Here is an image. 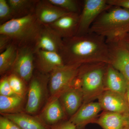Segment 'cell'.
<instances>
[{
	"label": "cell",
	"mask_w": 129,
	"mask_h": 129,
	"mask_svg": "<svg viewBox=\"0 0 129 129\" xmlns=\"http://www.w3.org/2000/svg\"><path fill=\"white\" fill-rule=\"evenodd\" d=\"M23 97L15 95L6 96L0 95V112L2 114L19 112L22 106Z\"/></svg>",
	"instance_id": "obj_23"
},
{
	"label": "cell",
	"mask_w": 129,
	"mask_h": 129,
	"mask_svg": "<svg viewBox=\"0 0 129 129\" xmlns=\"http://www.w3.org/2000/svg\"><path fill=\"white\" fill-rule=\"evenodd\" d=\"M107 2L112 6L119 7L129 9V0H107Z\"/></svg>",
	"instance_id": "obj_29"
},
{
	"label": "cell",
	"mask_w": 129,
	"mask_h": 129,
	"mask_svg": "<svg viewBox=\"0 0 129 129\" xmlns=\"http://www.w3.org/2000/svg\"><path fill=\"white\" fill-rule=\"evenodd\" d=\"M65 114L58 97H51L43 109L40 118L46 124L53 125L61 122Z\"/></svg>",
	"instance_id": "obj_18"
},
{
	"label": "cell",
	"mask_w": 129,
	"mask_h": 129,
	"mask_svg": "<svg viewBox=\"0 0 129 129\" xmlns=\"http://www.w3.org/2000/svg\"><path fill=\"white\" fill-rule=\"evenodd\" d=\"M125 38H126V39H129V34H128V35H127V36Z\"/></svg>",
	"instance_id": "obj_36"
},
{
	"label": "cell",
	"mask_w": 129,
	"mask_h": 129,
	"mask_svg": "<svg viewBox=\"0 0 129 129\" xmlns=\"http://www.w3.org/2000/svg\"><path fill=\"white\" fill-rule=\"evenodd\" d=\"M111 64L129 83V50L123 40L108 44Z\"/></svg>",
	"instance_id": "obj_9"
},
{
	"label": "cell",
	"mask_w": 129,
	"mask_h": 129,
	"mask_svg": "<svg viewBox=\"0 0 129 129\" xmlns=\"http://www.w3.org/2000/svg\"><path fill=\"white\" fill-rule=\"evenodd\" d=\"M35 64L40 72L49 74L65 64L59 53L42 50L35 51Z\"/></svg>",
	"instance_id": "obj_14"
},
{
	"label": "cell",
	"mask_w": 129,
	"mask_h": 129,
	"mask_svg": "<svg viewBox=\"0 0 129 129\" xmlns=\"http://www.w3.org/2000/svg\"><path fill=\"white\" fill-rule=\"evenodd\" d=\"M12 42L11 40L7 36L0 35V53L4 51Z\"/></svg>",
	"instance_id": "obj_31"
},
{
	"label": "cell",
	"mask_w": 129,
	"mask_h": 129,
	"mask_svg": "<svg viewBox=\"0 0 129 129\" xmlns=\"http://www.w3.org/2000/svg\"><path fill=\"white\" fill-rule=\"evenodd\" d=\"M126 115H127V121H128V124L129 125V111L128 112L126 113Z\"/></svg>",
	"instance_id": "obj_34"
},
{
	"label": "cell",
	"mask_w": 129,
	"mask_h": 129,
	"mask_svg": "<svg viewBox=\"0 0 129 129\" xmlns=\"http://www.w3.org/2000/svg\"><path fill=\"white\" fill-rule=\"evenodd\" d=\"M4 116L22 129H49L41 118L21 112L4 114Z\"/></svg>",
	"instance_id": "obj_19"
},
{
	"label": "cell",
	"mask_w": 129,
	"mask_h": 129,
	"mask_svg": "<svg viewBox=\"0 0 129 129\" xmlns=\"http://www.w3.org/2000/svg\"><path fill=\"white\" fill-rule=\"evenodd\" d=\"M49 74L40 72L33 75L29 81L27 101L25 106V110L27 113H35L40 108L44 101L45 88L49 81Z\"/></svg>",
	"instance_id": "obj_8"
},
{
	"label": "cell",
	"mask_w": 129,
	"mask_h": 129,
	"mask_svg": "<svg viewBox=\"0 0 129 129\" xmlns=\"http://www.w3.org/2000/svg\"><path fill=\"white\" fill-rule=\"evenodd\" d=\"M51 129H76V127L69 120L59 122L53 125Z\"/></svg>",
	"instance_id": "obj_30"
},
{
	"label": "cell",
	"mask_w": 129,
	"mask_h": 129,
	"mask_svg": "<svg viewBox=\"0 0 129 129\" xmlns=\"http://www.w3.org/2000/svg\"><path fill=\"white\" fill-rule=\"evenodd\" d=\"M107 0H85L80 14L78 28L76 35H82L89 32L92 23L104 11L112 7Z\"/></svg>",
	"instance_id": "obj_7"
},
{
	"label": "cell",
	"mask_w": 129,
	"mask_h": 129,
	"mask_svg": "<svg viewBox=\"0 0 129 129\" xmlns=\"http://www.w3.org/2000/svg\"><path fill=\"white\" fill-rule=\"evenodd\" d=\"M11 8L7 0H0V22L1 24L13 19Z\"/></svg>",
	"instance_id": "obj_26"
},
{
	"label": "cell",
	"mask_w": 129,
	"mask_h": 129,
	"mask_svg": "<svg viewBox=\"0 0 129 129\" xmlns=\"http://www.w3.org/2000/svg\"><path fill=\"white\" fill-rule=\"evenodd\" d=\"M0 129H22L14 122L4 116L0 117Z\"/></svg>",
	"instance_id": "obj_28"
},
{
	"label": "cell",
	"mask_w": 129,
	"mask_h": 129,
	"mask_svg": "<svg viewBox=\"0 0 129 129\" xmlns=\"http://www.w3.org/2000/svg\"><path fill=\"white\" fill-rule=\"evenodd\" d=\"M103 129H123L128 124L126 113L107 112L95 122Z\"/></svg>",
	"instance_id": "obj_20"
},
{
	"label": "cell",
	"mask_w": 129,
	"mask_h": 129,
	"mask_svg": "<svg viewBox=\"0 0 129 129\" xmlns=\"http://www.w3.org/2000/svg\"><path fill=\"white\" fill-rule=\"evenodd\" d=\"M18 46L13 42L0 54V74L3 75L11 71L16 60Z\"/></svg>",
	"instance_id": "obj_22"
},
{
	"label": "cell",
	"mask_w": 129,
	"mask_h": 129,
	"mask_svg": "<svg viewBox=\"0 0 129 129\" xmlns=\"http://www.w3.org/2000/svg\"><path fill=\"white\" fill-rule=\"evenodd\" d=\"M8 79L12 90L16 95L23 97L25 91V82L15 74L7 75Z\"/></svg>",
	"instance_id": "obj_25"
},
{
	"label": "cell",
	"mask_w": 129,
	"mask_h": 129,
	"mask_svg": "<svg viewBox=\"0 0 129 129\" xmlns=\"http://www.w3.org/2000/svg\"><path fill=\"white\" fill-rule=\"evenodd\" d=\"M16 95L12 90L9 84L7 76H5L0 81V95L12 96Z\"/></svg>",
	"instance_id": "obj_27"
},
{
	"label": "cell",
	"mask_w": 129,
	"mask_h": 129,
	"mask_svg": "<svg viewBox=\"0 0 129 129\" xmlns=\"http://www.w3.org/2000/svg\"><path fill=\"white\" fill-rule=\"evenodd\" d=\"M59 53L65 64L110 62L106 39L91 32L62 39Z\"/></svg>",
	"instance_id": "obj_1"
},
{
	"label": "cell",
	"mask_w": 129,
	"mask_h": 129,
	"mask_svg": "<svg viewBox=\"0 0 129 129\" xmlns=\"http://www.w3.org/2000/svg\"><path fill=\"white\" fill-rule=\"evenodd\" d=\"M34 13L40 23L49 25L69 12L53 5L48 0H43L37 1Z\"/></svg>",
	"instance_id": "obj_11"
},
{
	"label": "cell",
	"mask_w": 129,
	"mask_h": 129,
	"mask_svg": "<svg viewBox=\"0 0 129 129\" xmlns=\"http://www.w3.org/2000/svg\"><path fill=\"white\" fill-rule=\"evenodd\" d=\"M35 64V51L33 45L18 46L11 73L17 75L25 83L29 82L34 74Z\"/></svg>",
	"instance_id": "obj_6"
},
{
	"label": "cell",
	"mask_w": 129,
	"mask_h": 129,
	"mask_svg": "<svg viewBox=\"0 0 129 129\" xmlns=\"http://www.w3.org/2000/svg\"><path fill=\"white\" fill-rule=\"evenodd\" d=\"M80 14L69 13L48 25L62 39L73 37L77 35Z\"/></svg>",
	"instance_id": "obj_12"
},
{
	"label": "cell",
	"mask_w": 129,
	"mask_h": 129,
	"mask_svg": "<svg viewBox=\"0 0 129 129\" xmlns=\"http://www.w3.org/2000/svg\"><path fill=\"white\" fill-rule=\"evenodd\" d=\"M125 98L129 106V83H128L127 85V90L125 95Z\"/></svg>",
	"instance_id": "obj_32"
},
{
	"label": "cell",
	"mask_w": 129,
	"mask_h": 129,
	"mask_svg": "<svg viewBox=\"0 0 129 129\" xmlns=\"http://www.w3.org/2000/svg\"><path fill=\"white\" fill-rule=\"evenodd\" d=\"M57 7L69 13L80 14L79 2L76 0H48Z\"/></svg>",
	"instance_id": "obj_24"
},
{
	"label": "cell",
	"mask_w": 129,
	"mask_h": 129,
	"mask_svg": "<svg viewBox=\"0 0 129 129\" xmlns=\"http://www.w3.org/2000/svg\"><path fill=\"white\" fill-rule=\"evenodd\" d=\"M62 39L48 25H42L33 46L35 51L42 50L59 53Z\"/></svg>",
	"instance_id": "obj_10"
},
{
	"label": "cell",
	"mask_w": 129,
	"mask_h": 129,
	"mask_svg": "<svg viewBox=\"0 0 129 129\" xmlns=\"http://www.w3.org/2000/svg\"><path fill=\"white\" fill-rule=\"evenodd\" d=\"M65 114L73 116L82 106L83 95L80 87L73 85L58 96Z\"/></svg>",
	"instance_id": "obj_15"
},
{
	"label": "cell",
	"mask_w": 129,
	"mask_h": 129,
	"mask_svg": "<svg viewBox=\"0 0 129 129\" xmlns=\"http://www.w3.org/2000/svg\"><path fill=\"white\" fill-rule=\"evenodd\" d=\"M81 65L64 64L50 74L48 83L51 97H58L73 86Z\"/></svg>",
	"instance_id": "obj_5"
},
{
	"label": "cell",
	"mask_w": 129,
	"mask_h": 129,
	"mask_svg": "<svg viewBox=\"0 0 129 129\" xmlns=\"http://www.w3.org/2000/svg\"><path fill=\"white\" fill-rule=\"evenodd\" d=\"M128 83L120 72L111 64H107L104 77L105 90L117 92L125 96Z\"/></svg>",
	"instance_id": "obj_17"
},
{
	"label": "cell",
	"mask_w": 129,
	"mask_h": 129,
	"mask_svg": "<svg viewBox=\"0 0 129 129\" xmlns=\"http://www.w3.org/2000/svg\"><path fill=\"white\" fill-rule=\"evenodd\" d=\"M123 41L126 46L127 48H128L129 50V39H124L123 40Z\"/></svg>",
	"instance_id": "obj_33"
},
{
	"label": "cell",
	"mask_w": 129,
	"mask_h": 129,
	"mask_svg": "<svg viewBox=\"0 0 129 129\" xmlns=\"http://www.w3.org/2000/svg\"><path fill=\"white\" fill-rule=\"evenodd\" d=\"M98 102L102 109L111 112L126 113L129 106L125 97L108 90H105L98 98Z\"/></svg>",
	"instance_id": "obj_13"
},
{
	"label": "cell",
	"mask_w": 129,
	"mask_h": 129,
	"mask_svg": "<svg viewBox=\"0 0 129 129\" xmlns=\"http://www.w3.org/2000/svg\"><path fill=\"white\" fill-rule=\"evenodd\" d=\"M89 32L104 37L107 44L123 40L129 34V9L112 7L96 19Z\"/></svg>",
	"instance_id": "obj_2"
},
{
	"label": "cell",
	"mask_w": 129,
	"mask_h": 129,
	"mask_svg": "<svg viewBox=\"0 0 129 129\" xmlns=\"http://www.w3.org/2000/svg\"><path fill=\"white\" fill-rule=\"evenodd\" d=\"M107 64L95 63L80 66L77 78L83 93V104L98 99L105 90L104 77Z\"/></svg>",
	"instance_id": "obj_4"
},
{
	"label": "cell",
	"mask_w": 129,
	"mask_h": 129,
	"mask_svg": "<svg viewBox=\"0 0 129 129\" xmlns=\"http://www.w3.org/2000/svg\"><path fill=\"white\" fill-rule=\"evenodd\" d=\"M12 13L13 19L27 16L34 12L37 1L7 0Z\"/></svg>",
	"instance_id": "obj_21"
},
{
	"label": "cell",
	"mask_w": 129,
	"mask_h": 129,
	"mask_svg": "<svg viewBox=\"0 0 129 129\" xmlns=\"http://www.w3.org/2000/svg\"><path fill=\"white\" fill-rule=\"evenodd\" d=\"M42 25L33 13L1 24L0 35L7 36L18 46L33 45Z\"/></svg>",
	"instance_id": "obj_3"
},
{
	"label": "cell",
	"mask_w": 129,
	"mask_h": 129,
	"mask_svg": "<svg viewBox=\"0 0 129 129\" xmlns=\"http://www.w3.org/2000/svg\"><path fill=\"white\" fill-rule=\"evenodd\" d=\"M102 109L98 102L83 104L69 120L75 125L76 129H84L86 125L94 121Z\"/></svg>",
	"instance_id": "obj_16"
},
{
	"label": "cell",
	"mask_w": 129,
	"mask_h": 129,
	"mask_svg": "<svg viewBox=\"0 0 129 129\" xmlns=\"http://www.w3.org/2000/svg\"><path fill=\"white\" fill-rule=\"evenodd\" d=\"M123 129H129V125H127Z\"/></svg>",
	"instance_id": "obj_35"
}]
</instances>
